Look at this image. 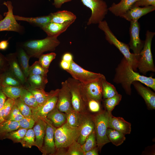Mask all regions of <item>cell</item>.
<instances>
[{"instance_id": "obj_1", "label": "cell", "mask_w": 155, "mask_h": 155, "mask_svg": "<svg viewBox=\"0 0 155 155\" xmlns=\"http://www.w3.org/2000/svg\"><path fill=\"white\" fill-rule=\"evenodd\" d=\"M113 81L116 84H120L126 94L129 95L131 93V85L135 81L140 82L155 91V79L152 76L142 75L133 71L124 57L115 69Z\"/></svg>"}, {"instance_id": "obj_2", "label": "cell", "mask_w": 155, "mask_h": 155, "mask_svg": "<svg viewBox=\"0 0 155 155\" xmlns=\"http://www.w3.org/2000/svg\"><path fill=\"white\" fill-rule=\"evenodd\" d=\"M98 24V27L104 32L106 40L110 44L114 45L119 49L131 66L133 71L136 72L137 69V56L130 52L129 45L117 39L111 30L106 20L100 22Z\"/></svg>"}, {"instance_id": "obj_3", "label": "cell", "mask_w": 155, "mask_h": 155, "mask_svg": "<svg viewBox=\"0 0 155 155\" xmlns=\"http://www.w3.org/2000/svg\"><path fill=\"white\" fill-rule=\"evenodd\" d=\"M60 43L57 38L47 36L40 40H31L23 44V48L30 58H38L47 51H53Z\"/></svg>"}, {"instance_id": "obj_4", "label": "cell", "mask_w": 155, "mask_h": 155, "mask_svg": "<svg viewBox=\"0 0 155 155\" xmlns=\"http://www.w3.org/2000/svg\"><path fill=\"white\" fill-rule=\"evenodd\" d=\"M155 34L154 32L147 31L143 47L137 57V68L144 75L148 71H155L151 48L152 39Z\"/></svg>"}, {"instance_id": "obj_5", "label": "cell", "mask_w": 155, "mask_h": 155, "mask_svg": "<svg viewBox=\"0 0 155 155\" xmlns=\"http://www.w3.org/2000/svg\"><path fill=\"white\" fill-rule=\"evenodd\" d=\"M80 130V127H73L66 122L61 127L57 128L54 135L56 150L67 148L73 142L77 141Z\"/></svg>"}, {"instance_id": "obj_6", "label": "cell", "mask_w": 155, "mask_h": 155, "mask_svg": "<svg viewBox=\"0 0 155 155\" xmlns=\"http://www.w3.org/2000/svg\"><path fill=\"white\" fill-rule=\"evenodd\" d=\"M106 111H102L92 117L94 122L97 147L101 150L102 147L110 142L106 132L110 115Z\"/></svg>"}, {"instance_id": "obj_7", "label": "cell", "mask_w": 155, "mask_h": 155, "mask_svg": "<svg viewBox=\"0 0 155 155\" xmlns=\"http://www.w3.org/2000/svg\"><path fill=\"white\" fill-rule=\"evenodd\" d=\"M84 6L90 9L91 14L87 23L88 25L98 24L103 21L108 9L104 0H81Z\"/></svg>"}, {"instance_id": "obj_8", "label": "cell", "mask_w": 155, "mask_h": 155, "mask_svg": "<svg viewBox=\"0 0 155 155\" xmlns=\"http://www.w3.org/2000/svg\"><path fill=\"white\" fill-rule=\"evenodd\" d=\"M104 75L99 79L85 84L80 82L79 88L84 101L86 103L90 100L100 101L102 97V84Z\"/></svg>"}, {"instance_id": "obj_9", "label": "cell", "mask_w": 155, "mask_h": 155, "mask_svg": "<svg viewBox=\"0 0 155 155\" xmlns=\"http://www.w3.org/2000/svg\"><path fill=\"white\" fill-rule=\"evenodd\" d=\"M72 78L86 84L96 80L104 75L86 70L81 67L72 60L70 62L69 69L66 71Z\"/></svg>"}, {"instance_id": "obj_10", "label": "cell", "mask_w": 155, "mask_h": 155, "mask_svg": "<svg viewBox=\"0 0 155 155\" xmlns=\"http://www.w3.org/2000/svg\"><path fill=\"white\" fill-rule=\"evenodd\" d=\"M71 94V101L73 108L81 113L85 112L87 104L83 100L79 88L80 82L73 78H69L66 80Z\"/></svg>"}, {"instance_id": "obj_11", "label": "cell", "mask_w": 155, "mask_h": 155, "mask_svg": "<svg viewBox=\"0 0 155 155\" xmlns=\"http://www.w3.org/2000/svg\"><path fill=\"white\" fill-rule=\"evenodd\" d=\"M3 4L7 7L8 11L4 13L5 18L0 20V32L11 31L20 32L22 30V27L15 18L11 1H4Z\"/></svg>"}, {"instance_id": "obj_12", "label": "cell", "mask_w": 155, "mask_h": 155, "mask_svg": "<svg viewBox=\"0 0 155 155\" xmlns=\"http://www.w3.org/2000/svg\"><path fill=\"white\" fill-rule=\"evenodd\" d=\"M80 133L77 141L82 145L87 137L94 130L95 125L92 116L85 112L80 114Z\"/></svg>"}, {"instance_id": "obj_13", "label": "cell", "mask_w": 155, "mask_h": 155, "mask_svg": "<svg viewBox=\"0 0 155 155\" xmlns=\"http://www.w3.org/2000/svg\"><path fill=\"white\" fill-rule=\"evenodd\" d=\"M130 22V40L128 45L130 49L137 57L143 48L144 41L141 40L140 37V25L138 21H131Z\"/></svg>"}, {"instance_id": "obj_14", "label": "cell", "mask_w": 155, "mask_h": 155, "mask_svg": "<svg viewBox=\"0 0 155 155\" xmlns=\"http://www.w3.org/2000/svg\"><path fill=\"white\" fill-rule=\"evenodd\" d=\"M46 123V132L41 152L43 155H55L56 149L55 145L54 135L56 128L46 119H44Z\"/></svg>"}, {"instance_id": "obj_15", "label": "cell", "mask_w": 155, "mask_h": 155, "mask_svg": "<svg viewBox=\"0 0 155 155\" xmlns=\"http://www.w3.org/2000/svg\"><path fill=\"white\" fill-rule=\"evenodd\" d=\"M56 106L60 111L65 113L73 107L71 92L66 80L61 83V88L58 94Z\"/></svg>"}, {"instance_id": "obj_16", "label": "cell", "mask_w": 155, "mask_h": 155, "mask_svg": "<svg viewBox=\"0 0 155 155\" xmlns=\"http://www.w3.org/2000/svg\"><path fill=\"white\" fill-rule=\"evenodd\" d=\"M58 94L51 98L43 104L38 107L31 108L32 117L35 121L39 119H44L46 118L47 114L56 106Z\"/></svg>"}, {"instance_id": "obj_17", "label": "cell", "mask_w": 155, "mask_h": 155, "mask_svg": "<svg viewBox=\"0 0 155 155\" xmlns=\"http://www.w3.org/2000/svg\"><path fill=\"white\" fill-rule=\"evenodd\" d=\"M5 57L9 63V70L26 88L29 85L18 63L16 52L7 54Z\"/></svg>"}, {"instance_id": "obj_18", "label": "cell", "mask_w": 155, "mask_h": 155, "mask_svg": "<svg viewBox=\"0 0 155 155\" xmlns=\"http://www.w3.org/2000/svg\"><path fill=\"white\" fill-rule=\"evenodd\" d=\"M133 84L138 93L143 98L148 107L150 109H155V93L147 86H144L138 81L133 82Z\"/></svg>"}, {"instance_id": "obj_19", "label": "cell", "mask_w": 155, "mask_h": 155, "mask_svg": "<svg viewBox=\"0 0 155 155\" xmlns=\"http://www.w3.org/2000/svg\"><path fill=\"white\" fill-rule=\"evenodd\" d=\"M155 6H149L141 7L133 5L124 14L120 17L130 22L137 20L142 16L154 11Z\"/></svg>"}, {"instance_id": "obj_20", "label": "cell", "mask_w": 155, "mask_h": 155, "mask_svg": "<svg viewBox=\"0 0 155 155\" xmlns=\"http://www.w3.org/2000/svg\"><path fill=\"white\" fill-rule=\"evenodd\" d=\"M108 128L115 130L125 135L129 134L131 131V124L122 117H116L111 114L108 119Z\"/></svg>"}, {"instance_id": "obj_21", "label": "cell", "mask_w": 155, "mask_h": 155, "mask_svg": "<svg viewBox=\"0 0 155 155\" xmlns=\"http://www.w3.org/2000/svg\"><path fill=\"white\" fill-rule=\"evenodd\" d=\"M34 96L39 106L43 104L48 100L58 94L59 89L52 90L49 92H46L44 89L37 88L29 86L26 88Z\"/></svg>"}, {"instance_id": "obj_22", "label": "cell", "mask_w": 155, "mask_h": 155, "mask_svg": "<svg viewBox=\"0 0 155 155\" xmlns=\"http://www.w3.org/2000/svg\"><path fill=\"white\" fill-rule=\"evenodd\" d=\"M35 136V146L41 151L46 132V123L44 119H40L36 121L32 128Z\"/></svg>"}, {"instance_id": "obj_23", "label": "cell", "mask_w": 155, "mask_h": 155, "mask_svg": "<svg viewBox=\"0 0 155 155\" xmlns=\"http://www.w3.org/2000/svg\"><path fill=\"white\" fill-rule=\"evenodd\" d=\"M73 23L59 24L50 22L41 28L47 35V36L57 38L61 34L65 32Z\"/></svg>"}, {"instance_id": "obj_24", "label": "cell", "mask_w": 155, "mask_h": 155, "mask_svg": "<svg viewBox=\"0 0 155 155\" xmlns=\"http://www.w3.org/2000/svg\"><path fill=\"white\" fill-rule=\"evenodd\" d=\"M50 14L51 22L59 24L73 23L76 18L73 13L66 10L58 11Z\"/></svg>"}, {"instance_id": "obj_25", "label": "cell", "mask_w": 155, "mask_h": 155, "mask_svg": "<svg viewBox=\"0 0 155 155\" xmlns=\"http://www.w3.org/2000/svg\"><path fill=\"white\" fill-rule=\"evenodd\" d=\"M138 0H121L117 4L113 3L108 8V10L115 16L120 17L126 12Z\"/></svg>"}, {"instance_id": "obj_26", "label": "cell", "mask_w": 155, "mask_h": 155, "mask_svg": "<svg viewBox=\"0 0 155 155\" xmlns=\"http://www.w3.org/2000/svg\"><path fill=\"white\" fill-rule=\"evenodd\" d=\"M46 119L57 128L66 122V115L65 113L60 111L56 106L47 114Z\"/></svg>"}, {"instance_id": "obj_27", "label": "cell", "mask_w": 155, "mask_h": 155, "mask_svg": "<svg viewBox=\"0 0 155 155\" xmlns=\"http://www.w3.org/2000/svg\"><path fill=\"white\" fill-rule=\"evenodd\" d=\"M1 86H17L25 88L19 80L8 69L0 76Z\"/></svg>"}, {"instance_id": "obj_28", "label": "cell", "mask_w": 155, "mask_h": 155, "mask_svg": "<svg viewBox=\"0 0 155 155\" xmlns=\"http://www.w3.org/2000/svg\"><path fill=\"white\" fill-rule=\"evenodd\" d=\"M14 16L16 20L26 21L40 28L51 22L50 14L47 16L36 17H25L17 15H14Z\"/></svg>"}, {"instance_id": "obj_29", "label": "cell", "mask_w": 155, "mask_h": 155, "mask_svg": "<svg viewBox=\"0 0 155 155\" xmlns=\"http://www.w3.org/2000/svg\"><path fill=\"white\" fill-rule=\"evenodd\" d=\"M16 53L18 63L26 79L29 75V62L30 58L22 48L20 49Z\"/></svg>"}, {"instance_id": "obj_30", "label": "cell", "mask_w": 155, "mask_h": 155, "mask_svg": "<svg viewBox=\"0 0 155 155\" xmlns=\"http://www.w3.org/2000/svg\"><path fill=\"white\" fill-rule=\"evenodd\" d=\"M26 80L29 86L44 90L48 82L47 76L40 75L29 74Z\"/></svg>"}, {"instance_id": "obj_31", "label": "cell", "mask_w": 155, "mask_h": 155, "mask_svg": "<svg viewBox=\"0 0 155 155\" xmlns=\"http://www.w3.org/2000/svg\"><path fill=\"white\" fill-rule=\"evenodd\" d=\"M20 128L18 122L7 120L0 124V139L3 140L8 133L16 130Z\"/></svg>"}, {"instance_id": "obj_32", "label": "cell", "mask_w": 155, "mask_h": 155, "mask_svg": "<svg viewBox=\"0 0 155 155\" xmlns=\"http://www.w3.org/2000/svg\"><path fill=\"white\" fill-rule=\"evenodd\" d=\"M106 133L110 142L116 146L121 145L126 139L125 134L111 128H107Z\"/></svg>"}, {"instance_id": "obj_33", "label": "cell", "mask_w": 155, "mask_h": 155, "mask_svg": "<svg viewBox=\"0 0 155 155\" xmlns=\"http://www.w3.org/2000/svg\"><path fill=\"white\" fill-rule=\"evenodd\" d=\"M102 97L104 99L111 97L118 94L115 87L106 80L105 77L102 80Z\"/></svg>"}, {"instance_id": "obj_34", "label": "cell", "mask_w": 155, "mask_h": 155, "mask_svg": "<svg viewBox=\"0 0 155 155\" xmlns=\"http://www.w3.org/2000/svg\"><path fill=\"white\" fill-rule=\"evenodd\" d=\"M20 98L31 108H37L39 107L34 96L25 88H23Z\"/></svg>"}, {"instance_id": "obj_35", "label": "cell", "mask_w": 155, "mask_h": 155, "mask_svg": "<svg viewBox=\"0 0 155 155\" xmlns=\"http://www.w3.org/2000/svg\"><path fill=\"white\" fill-rule=\"evenodd\" d=\"M24 88L17 86H1V87L6 96L13 100L20 97Z\"/></svg>"}, {"instance_id": "obj_36", "label": "cell", "mask_w": 155, "mask_h": 155, "mask_svg": "<svg viewBox=\"0 0 155 155\" xmlns=\"http://www.w3.org/2000/svg\"><path fill=\"white\" fill-rule=\"evenodd\" d=\"M65 113L66 115V123L68 125L73 127H80V113L72 107Z\"/></svg>"}, {"instance_id": "obj_37", "label": "cell", "mask_w": 155, "mask_h": 155, "mask_svg": "<svg viewBox=\"0 0 155 155\" xmlns=\"http://www.w3.org/2000/svg\"><path fill=\"white\" fill-rule=\"evenodd\" d=\"M28 129L20 128L7 133L4 137L3 140L8 139L11 140L14 143H20Z\"/></svg>"}, {"instance_id": "obj_38", "label": "cell", "mask_w": 155, "mask_h": 155, "mask_svg": "<svg viewBox=\"0 0 155 155\" xmlns=\"http://www.w3.org/2000/svg\"><path fill=\"white\" fill-rule=\"evenodd\" d=\"M14 104V100L9 98L7 99L0 110V124L7 120Z\"/></svg>"}, {"instance_id": "obj_39", "label": "cell", "mask_w": 155, "mask_h": 155, "mask_svg": "<svg viewBox=\"0 0 155 155\" xmlns=\"http://www.w3.org/2000/svg\"><path fill=\"white\" fill-rule=\"evenodd\" d=\"M122 98V95L119 94L111 98L104 99V103L106 111L110 114L115 106L119 104Z\"/></svg>"}, {"instance_id": "obj_40", "label": "cell", "mask_w": 155, "mask_h": 155, "mask_svg": "<svg viewBox=\"0 0 155 155\" xmlns=\"http://www.w3.org/2000/svg\"><path fill=\"white\" fill-rule=\"evenodd\" d=\"M20 143L23 147L31 148L35 146V136L32 128L27 130Z\"/></svg>"}, {"instance_id": "obj_41", "label": "cell", "mask_w": 155, "mask_h": 155, "mask_svg": "<svg viewBox=\"0 0 155 155\" xmlns=\"http://www.w3.org/2000/svg\"><path fill=\"white\" fill-rule=\"evenodd\" d=\"M14 103L24 117H32L31 108L25 104L20 97L14 100Z\"/></svg>"}, {"instance_id": "obj_42", "label": "cell", "mask_w": 155, "mask_h": 155, "mask_svg": "<svg viewBox=\"0 0 155 155\" xmlns=\"http://www.w3.org/2000/svg\"><path fill=\"white\" fill-rule=\"evenodd\" d=\"M48 69L44 68L39 63L38 61L35 62L30 66L29 69L28 73L29 74L40 75L47 76Z\"/></svg>"}, {"instance_id": "obj_43", "label": "cell", "mask_w": 155, "mask_h": 155, "mask_svg": "<svg viewBox=\"0 0 155 155\" xmlns=\"http://www.w3.org/2000/svg\"><path fill=\"white\" fill-rule=\"evenodd\" d=\"M96 141L94 130L87 137L84 143L82 145L83 151L86 152L96 147Z\"/></svg>"}, {"instance_id": "obj_44", "label": "cell", "mask_w": 155, "mask_h": 155, "mask_svg": "<svg viewBox=\"0 0 155 155\" xmlns=\"http://www.w3.org/2000/svg\"><path fill=\"white\" fill-rule=\"evenodd\" d=\"M56 55V54L53 52L42 54L38 58V61L44 68L48 69L51 63L55 59Z\"/></svg>"}, {"instance_id": "obj_45", "label": "cell", "mask_w": 155, "mask_h": 155, "mask_svg": "<svg viewBox=\"0 0 155 155\" xmlns=\"http://www.w3.org/2000/svg\"><path fill=\"white\" fill-rule=\"evenodd\" d=\"M68 148L66 155H84L82 145L77 141L72 143Z\"/></svg>"}, {"instance_id": "obj_46", "label": "cell", "mask_w": 155, "mask_h": 155, "mask_svg": "<svg viewBox=\"0 0 155 155\" xmlns=\"http://www.w3.org/2000/svg\"><path fill=\"white\" fill-rule=\"evenodd\" d=\"M35 121L32 117H24L19 122L20 128L27 129L32 128Z\"/></svg>"}, {"instance_id": "obj_47", "label": "cell", "mask_w": 155, "mask_h": 155, "mask_svg": "<svg viewBox=\"0 0 155 155\" xmlns=\"http://www.w3.org/2000/svg\"><path fill=\"white\" fill-rule=\"evenodd\" d=\"M24 117L14 103L7 120L19 122Z\"/></svg>"}, {"instance_id": "obj_48", "label": "cell", "mask_w": 155, "mask_h": 155, "mask_svg": "<svg viewBox=\"0 0 155 155\" xmlns=\"http://www.w3.org/2000/svg\"><path fill=\"white\" fill-rule=\"evenodd\" d=\"M8 60L5 56L0 53V76L9 69Z\"/></svg>"}, {"instance_id": "obj_49", "label": "cell", "mask_w": 155, "mask_h": 155, "mask_svg": "<svg viewBox=\"0 0 155 155\" xmlns=\"http://www.w3.org/2000/svg\"><path fill=\"white\" fill-rule=\"evenodd\" d=\"M100 102L94 99L89 100L87 103L89 110L93 113L99 112L100 110Z\"/></svg>"}, {"instance_id": "obj_50", "label": "cell", "mask_w": 155, "mask_h": 155, "mask_svg": "<svg viewBox=\"0 0 155 155\" xmlns=\"http://www.w3.org/2000/svg\"><path fill=\"white\" fill-rule=\"evenodd\" d=\"M133 5L137 6H155V0H139L135 2Z\"/></svg>"}, {"instance_id": "obj_51", "label": "cell", "mask_w": 155, "mask_h": 155, "mask_svg": "<svg viewBox=\"0 0 155 155\" xmlns=\"http://www.w3.org/2000/svg\"><path fill=\"white\" fill-rule=\"evenodd\" d=\"M72 0H54L53 5L56 8H60L64 3L70 2Z\"/></svg>"}, {"instance_id": "obj_52", "label": "cell", "mask_w": 155, "mask_h": 155, "mask_svg": "<svg viewBox=\"0 0 155 155\" xmlns=\"http://www.w3.org/2000/svg\"><path fill=\"white\" fill-rule=\"evenodd\" d=\"M7 96L0 88V110L3 107L7 100Z\"/></svg>"}, {"instance_id": "obj_53", "label": "cell", "mask_w": 155, "mask_h": 155, "mask_svg": "<svg viewBox=\"0 0 155 155\" xmlns=\"http://www.w3.org/2000/svg\"><path fill=\"white\" fill-rule=\"evenodd\" d=\"M98 149L97 147H96L90 150L85 152L84 155H98Z\"/></svg>"}, {"instance_id": "obj_54", "label": "cell", "mask_w": 155, "mask_h": 155, "mask_svg": "<svg viewBox=\"0 0 155 155\" xmlns=\"http://www.w3.org/2000/svg\"><path fill=\"white\" fill-rule=\"evenodd\" d=\"M70 62L65 61L62 60L60 62V66L61 67L66 71L69 69L70 66Z\"/></svg>"}, {"instance_id": "obj_55", "label": "cell", "mask_w": 155, "mask_h": 155, "mask_svg": "<svg viewBox=\"0 0 155 155\" xmlns=\"http://www.w3.org/2000/svg\"><path fill=\"white\" fill-rule=\"evenodd\" d=\"M62 60L67 61L71 62L73 60V56L69 53H66L63 56Z\"/></svg>"}, {"instance_id": "obj_56", "label": "cell", "mask_w": 155, "mask_h": 155, "mask_svg": "<svg viewBox=\"0 0 155 155\" xmlns=\"http://www.w3.org/2000/svg\"><path fill=\"white\" fill-rule=\"evenodd\" d=\"M9 44L8 40H3L0 42V49L5 50L8 47Z\"/></svg>"}, {"instance_id": "obj_57", "label": "cell", "mask_w": 155, "mask_h": 155, "mask_svg": "<svg viewBox=\"0 0 155 155\" xmlns=\"http://www.w3.org/2000/svg\"><path fill=\"white\" fill-rule=\"evenodd\" d=\"M3 16L1 14H0V20L3 19Z\"/></svg>"}, {"instance_id": "obj_58", "label": "cell", "mask_w": 155, "mask_h": 155, "mask_svg": "<svg viewBox=\"0 0 155 155\" xmlns=\"http://www.w3.org/2000/svg\"><path fill=\"white\" fill-rule=\"evenodd\" d=\"M1 80H0V88H1Z\"/></svg>"}]
</instances>
